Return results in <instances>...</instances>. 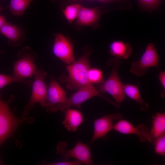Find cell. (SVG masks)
Instances as JSON below:
<instances>
[{
  "mask_svg": "<svg viewBox=\"0 0 165 165\" xmlns=\"http://www.w3.org/2000/svg\"><path fill=\"white\" fill-rule=\"evenodd\" d=\"M81 7L79 4H73L67 6L63 10L65 18L70 23L78 17Z\"/></svg>",
  "mask_w": 165,
  "mask_h": 165,
  "instance_id": "ffe728a7",
  "label": "cell"
},
{
  "mask_svg": "<svg viewBox=\"0 0 165 165\" xmlns=\"http://www.w3.org/2000/svg\"><path fill=\"white\" fill-rule=\"evenodd\" d=\"M1 52V51H0V52Z\"/></svg>",
  "mask_w": 165,
  "mask_h": 165,
  "instance_id": "4dcf8cb0",
  "label": "cell"
},
{
  "mask_svg": "<svg viewBox=\"0 0 165 165\" xmlns=\"http://www.w3.org/2000/svg\"><path fill=\"white\" fill-rule=\"evenodd\" d=\"M152 117V126L147 140L150 143L165 134V113L157 112Z\"/></svg>",
  "mask_w": 165,
  "mask_h": 165,
  "instance_id": "9a60e30c",
  "label": "cell"
},
{
  "mask_svg": "<svg viewBox=\"0 0 165 165\" xmlns=\"http://www.w3.org/2000/svg\"><path fill=\"white\" fill-rule=\"evenodd\" d=\"M44 164L45 165H80L82 163L81 162L76 160L74 161H64L62 162L45 163Z\"/></svg>",
  "mask_w": 165,
  "mask_h": 165,
  "instance_id": "d4e9b609",
  "label": "cell"
},
{
  "mask_svg": "<svg viewBox=\"0 0 165 165\" xmlns=\"http://www.w3.org/2000/svg\"><path fill=\"white\" fill-rule=\"evenodd\" d=\"M0 32L9 39L8 44L11 46H20L24 41V31L17 25L6 22L0 28Z\"/></svg>",
  "mask_w": 165,
  "mask_h": 165,
  "instance_id": "5bb4252c",
  "label": "cell"
},
{
  "mask_svg": "<svg viewBox=\"0 0 165 165\" xmlns=\"http://www.w3.org/2000/svg\"><path fill=\"white\" fill-rule=\"evenodd\" d=\"M123 115L119 112L106 115L94 121V133L91 142L105 137L111 130L113 129V121L122 119Z\"/></svg>",
  "mask_w": 165,
  "mask_h": 165,
  "instance_id": "30bf717a",
  "label": "cell"
},
{
  "mask_svg": "<svg viewBox=\"0 0 165 165\" xmlns=\"http://www.w3.org/2000/svg\"><path fill=\"white\" fill-rule=\"evenodd\" d=\"M2 93L0 94V146L9 137L11 136L18 126L24 122L31 123V119L23 114L21 118L16 117L10 111L9 105L13 100L14 96H11L6 101L2 99Z\"/></svg>",
  "mask_w": 165,
  "mask_h": 165,
  "instance_id": "7a4b0ae2",
  "label": "cell"
},
{
  "mask_svg": "<svg viewBox=\"0 0 165 165\" xmlns=\"http://www.w3.org/2000/svg\"><path fill=\"white\" fill-rule=\"evenodd\" d=\"M34 0H10L9 6L12 14L21 17L29 5Z\"/></svg>",
  "mask_w": 165,
  "mask_h": 165,
  "instance_id": "d6986e66",
  "label": "cell"
},
{
  "mask_svg": "<svg viewBox=\"0 0 165 165\" xmlns=\"http://www.w3.org/2000/svg\"><path fill=\"white\" fill-rule=\"evenodd\" d=\"M113 129L123 134H135L141 142L147 140L149 132L148 128L144 124H140L135 127L128 121L122 119L114 125Z\"/></svg>",
  "mask_w": 165,
  "mask_h": 165,
  "instance_id": "7c38bea8",
  "label": "cell"
},
{
  "mask_svg": "<svg viewBox=\"0 0 165 165\" xmlns=\"http://www.w3.org/2000/svg\"><path fill=\"white\" fill-rule=\"evenodd\" d=\"M159 57L154 45L152 43L147 46L141 58L131 63L130 72L138 77L144 75L151 67L158 68Z\"/></svg>",
  "mask_w": 165,
  "mask_h": 165,
  "instance_id": "ba28073f",
  "label": "cell"
},
{
  "mask_svg": "<svg viewBox=\"0 0 165 165\" xmlns=\"http://www.w3.org/2000/svg\"><path fill=\"white\" fill-rule=\"evenodd\" d=\"M34 75L31 98L23 113L27 115L35 104L39 103L45 108L47 104L48 88L44 80L46 73L42 70L37 69Z\"/></svg>",
  "mask_w": 165,
  "mask_h": 165,
  "instance_id": "52a82bcc",
  "label": "cell"
},
{
  "mask_svg": "<svg viewBox=\"0 0 165 165\" xmlns=\"http://www.w3.org/2000/svg\"><path fill=\"white\" fill-rule=\"evenodd\" d=\"M4 9V8L0 6V12L2 10Z\"/></svg>",
  "mask_w": 165,
  "mask_h": 165,
  "instance_id": "f1b7e54d",
  "label": "cell"
},
{
  "mask_svg": "<svg viewBox=\"0 0 165 165\" xmlns=\"http://www.w3.org/2000/svg\"><path fill=\"white\" fill-rule=\"evenodd\" d=\"M64 112V118L63 123L64 127L69 131H76L83 122L82 113L79 111L70 108Z\"/></svg>",
  "mask_w": 165,
  "mask_h": 165,
  "instance_id": "2e32d148",
  "label": "cell"
},
{
  "mask_svg": "<svg viewBox=\"0 0 165 165\" xmlns=\"http://www.w3.org/2000/svg\"><path fill=\"white\" fill-rule=\"evenodd\" d=\"M122 63L121 61L116 58H112L109 60L108 64L112 68L110 75L106 80L97 84L95 87L99 93H108L119 104L123 101L126 96L123 90L124 84L121 82L117 72L118 69Z\"/></svg>",
  "mask_w": 165,
  "mask_h": 165,
  "instance_id": "3957f363",
  "label": "cell"
},
{
  "mask_svg": "<svg viewBox=\"0 0 165 165\" xmlns=\"http://www.w3.org/2000/svg\"><path fill=\"white\" fill-rule=\"evenodd\" d=\"M101 14L98 7L90 9L81 6L75 25L79 28L84 26L97 28Z\"/></svg>",
  "mask_w": 165,
  "mask_h": 165,
  "instance_id": "4fadbf2b",
  "label": "cell"
},
{
  "mask_svg": "<svg viewBox=\"0 0 165 165\" xmlns=\"http://www.w3.org/2000/svg\"><path fill=\"white\" fill-rule=\"evenodd\" d=\"M96 96L104 98L117 108L119 107V105L101 95L93 84L90 83L78 90L76 92L67 98L64 103L58 105V109L62 112H64L72 106H75L80 109L82 103Z\"/></svg>",
  "mask_w": 165,
  "mask_h": 165,
  "instance_id": "5b68a950",
  "label": "cell"
},
{
  "mask_svg": "<svg viewBox=\"0 0 165 165\" xmlns=\"http://www.w3.org/2000/svg\"><path fill=\"white\" fill-rule=\"evenodd\" d=\"M156 153L163 156L165 155V134L159 137L152 143Z\"/></svg>",
  "mask_w": 165,
  "mask_h": 165,
  "instance_id": "603a6c76",
  "label": "cell"
},
{
  "mask_svg": "<svg viewBox=\"0 0 165 165\" xmlns=\"http://www.w3.org/2000/svg\"><path fill=\"white\" fill-rule=\"evenodd\" d=\"M7 22L6 18L0 15V28Z\"/></svg>",
  "mask_w": 165,
  "mask_h": 165,
  "instance_id": "4316f807",
  "label": "cell"
},
{
  "mask_svg": "<svg viewBox=\"0 0 165 165\" xmlns=\"http://www.w3.org/2000/svg\"><path fill=\"white\" fill-rule=\"evenodd\" d=\"M159 78L162 84L163 90H165V72L161 71L159 75Z\"/></svg>",
  "mask_w": 165,
  "mask_h": 165,
  "instance_id": "484cf974",
  "label": "cell"
},
{
  "mask_svg": "<svg viewBox=\"0 0 165 165\" xmlns=\"http://www.w3.org/2000/svg\"><path fill=\"white\" fill-rule=\"evenodd\" d=\"M83 50V55L78 60L66 66L68 75L62 74L59 78V81L65 83L66 88L71 90H78L90 83L88 74L91 68L89 57L93 51L87 46L85 47Z\"/></svg>",
  "mask_w": 165,
  "mask_h": 165,
  "instance_id": "6da1fadb",
  "label": "cell"
},
{
  "mask_svg": "<svg viewBox=\"0 0 165 165\" xmlns=\"http://www.w3.org/2000/svg\"><path fill=\"white\" fill-rule=\"evenodd\" d=\"M123 90L126 95L139 104L140 110L145 111L149 109V104L144 101L137 86L132 84H125L123 85Z\"/></svg>",
  "mask_w": 165,
  "mask_h": 165,
  "instance_id": "ac0fdd59",
  "label": "cell"
},
{
  "mask_svg": "<svg viewBox=\"0 0 165 165\" xmlns=\"http://www.w3.org/2000/svg\"><path fill=\"white\" fill-rule=\"evenodd\" d=\"M15 82H22L29 86H32L33 84L31 81L20 80L13 75L0 74V90L9 84Z\"/></svg>",
  "mask_w": 165,
  "mask_h": 165,
  "instance_id": "7402d4cb",
  "label": "cell"
},
{
  "mask_svg": "<svg viewBox=\"0 0 165 165\" xmlns=\"http://www.w3.org/2000/svg\"><path fill=\"white\" fill-rule=\"evenodd\" d=\"M97 0L100 2H110L111 0Z\"/></svg>",
  "mask_w": 165,
  "mask_h": 165,
  "instance_id": "83f0119b",
  "label": "cell"
},
{
  "mask_svg": "<svg viewBox=\"0 0 165 165\" xmlns=\"http://www.w3.org/2000/svg\"><path fill=\"white\" fill-rule=\"evenodd\" d=\"M18 60L14 64L13 76L20 80L31 77L36 71L35 60L37 55L28 47L23 48L18 54Z\"/></svg>",
  "mask_w": 165,
  "mask_h": 165,
  "instance_id": "277c9868",
  "label": "cell"
},
{
  "mask_svg": "<svg viewBox=\"0 0 165 165\" xmlns=\"http://www.w3.org/2000/svg\"><path fill=\"white\" fill-rule=\"evenodd\" d=\"M88 76L90 83L99 84L104 81L102 71L97 68H91L88 71Z\"/></svg>",
  "mask_w": 165,
  "mask_h": 165,
  "instance_id": "44dd1931",
  "label": "cell"
},
{
  "mask_svg": "<svg viewBox=\"0 0 165 165\" xmlns=\"http://www.w3.org/2000/svg\"><path fill=\"white\" fill-rule=\"evenodd\" d=\"M65 91L55 80H52L47 90V101L45 108L49 112H54L58 107L67 99Z\"/></svg>",
  "mask_w": 165,
  "mask_h": 165,
  "instance_id": "8fae6325",
  "label": "cell"
},
{
  "mask_svg": "<svg viewBox=\"0 0 165 165\" xmlns=\"http://www.w3.org/2000/svg\"><path fill=\"white\" fill-rule=\"evenodd\" d=\"M2 161L1 160V158L0 157V165L2 164Z\"/></svg>",
  "mask_w": 165,
  "mask_h": 165,
  "instance_id": "f546056e",
  "label": "cell"
},
{
  "mask_svg": "<svg viewBox=\"0 0 165 165\" xmlns=\"http://www.w3.org/2000/svg\"><path fill=\"white\" fill-rule=\"evenodd\" d=\"M67 145L65 142L61 141L56 146L57 154L61 155L64 161H69L70 158H73L82 163L93 164L90 148L88 145L78 141L72 149L66 150Z\"/></svg>",
  "mask_w": 165,
  "mask_h": 165,
  "instance_id": "8992f818",
  "label": "cell"
},
{
  "mask_svg": "<svg viewBox=\"0 0 165 165\" xmlns=\"http://www.w3.org/2000/svg\"><path fill=\"white\" fill-rule=\"evenodd\" d=\"M132 49L129 43L120 41H113L110 46V53L116 59H127L132 54Z\"/></svg>",
  "mask_w": 165,
  "mask_h": 165,
  "instance_id": "e0dca14e",
  "label": "cell"
},
{
  "mask_svg": "<svg viewBox=\"0 0 165 165\" xmlns=\"http://www.w3.org/2000/svg\"><path fill=\"white\" fill-rule=\"evenodd\" d=\"M55 40L53 47L54 54L62 61L68 64L75 61L72 44L61 34L55 35Z\"/></svg>",
  "mask_w": 165,
  "mask_h": 165,
  "instance_id": "9c48e42d",
  "label": "cell"
},
{
  "mask_svg": "<svg viewBox=\"0 0 165 165\" xmlns=\"http://www.w3.org/2000/svg\"><path fill=\"white\" fill-rule=\"evenodd\" d=\"M139 3L145 9L149 11L159 8L161 0H138Z\"/></svg>",
  "mask_w": 165,
  "mask_h": 165,
  "instance_id": "cb8c5ba5",
  "label": "cell"
}]
</instances>
